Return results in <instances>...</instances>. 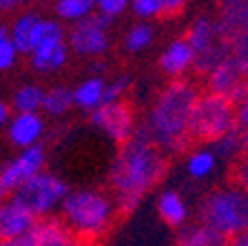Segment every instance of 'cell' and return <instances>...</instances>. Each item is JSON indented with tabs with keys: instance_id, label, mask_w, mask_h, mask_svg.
<instances>
[{
	"instance_id": "4",
	"label": "cell",
	"mask_w": 248,
	"mask_h": 246,
	"mask_svg": "<svg viewBox=\"0 0 248 246\" xmlns=\"http://www.w3.org/2000/svg\"><path fill=\"white\" fill-rule=\"evenodd\" d=\"M200 217L202 224L211 226L226 240L248 231V191L235 184L213 191L202 202Z\"/></svg>"
},
{
	"instance_id": "42",
	"label": "cell",
	"mask_w": 248,
	"mask_h": 246,
	"mask_svg": "<svg viewBox=\"0 0 248 246\" xmlns=\"http://www.w3.org/2000/svg\"><path fill=\"white\" fill-rule=\"evenodd\" d=\"M7 195H9V191H7L5 186H2V182H0V204L7 200Z\"/></svg>"
},
{
	"instance_id": "23",
	"label": "cell",
	"mask_w": 248,
	"mask_h": 246,
	"mask_svg": "<svg viewBox=\"0 0 248 246\" xmlns=\"http://www.w3.org/2000/svg\"><path fill=\"white\" fill-rule=\"evenodd\" d=\"M45 102V89L38 84H22L11 96V111L16 113H40Z\"/></svg>"
},
{
	"instance_id": "24",
	"label": "cell",
	"mask_w": 248,
	"mask_h": 246,
	"mask_svg": "<svg viewBox=\"0 0 248 246\" xmlns=\"http://www.w3.org/2000/svg\"><path fill=\"white\" fill-rule=\"evenodd\" d=\"M62 42H67V29L62 27V22L56 20V18H40V22L36 25V31H33V49L49 45H62Z\"/></svg>"
},
{
	"instance_id": "43",
	"label": "cell",
	"mask_w": 248,
	"mask_h": 246,
	"mask_svg": "<svg viewBox=\"0 0 248 246\" xmlns=\"http://www.w3.org/2000/svg\"><path fill=\"white\" fill-rule=\"evenodd\" d=\"M0 246H20L18 242H0Z\"/></svg>"
},
{
	"instance_id": "19",
	"label": "cell",
	"mask_w": 248,
	"mask_h": 246,
	"mask_svg": "<svg viewBox=\"0 0 248 246\" xmlns=\"http://www.w3.org/2000/svg\"><path fill=\"white\" fill-rule=\"evenodd\" d=\"M104 91H107V80L89 76L87 80H82L73 89V107L93 113L98 107L104 104Z\"/></svg>"
},
{
	"instance_id": "1",
	"label": "cell",
	"mask_w": 248,
	"mask_h": 246,
	"mask_svg": "<svg viewBox=\"0 0 248 246\" xmlns=\"http://www.w3.org/2000/svg\"><path fill=\"white\" fill-rule=\"evenodd\" d=\"M169 169V158L155 147L146 127L135 129L133 138L120 147L111 166V189L120 217L131 215L146 193L153 189Z\"/></svg>"
},
{
	"instance_id": "16",
	"label": "cell",
	"mask_w": 248,
	"mask_h": 246,
	"mask_svg": "<svg viewBox=\"0 0 248 246\" xmlns=\"http://www.w3.org/2000/svg\"><path fill=\"white\" fill-rule=\"evenodd\" d=\"M215 22L222 31V36L232 42L239 33L248 29V0H228L219 5Z\"/></svg>"
},
{
	"instance_id": "36",
	"label": "cell",
	"mask_w": 248,
	"mask_h": 246,
	"mask_svg": "<svg viewBox=\"0 0 248 246\" xmlns=\"http://www.w3.org/2000/svg\"><path fill=\"white\" fill-rule=\"evenodd\" d=\"M235 109H237V127L242 129V131H246L248 129V98L242 100Z\"/></svg>"
},
{
	"instance_id": "9",
	"label": "cell",
	"mask_w": 248,
	"mask_h": 246,
	"mask_svg": "<svg viewBox=\"0 0 248 246\" xmlns=\"http://www.w3.org/2000/svg\"><path fill=\"white\" fill-rule=\"evenodd\" d=\"M91 122L107 133L108 138L113 140L118 147H124L133 138L135 129V111L126 100H120V102H107L102 107H98L91 113Z\"/></svg>"
},
{
	"instance_id": "34",
	"label": "cell",
	"mask_w": 248,
	"mask_h": 246,
	"mask_svg": "<svg viewBox=\"0 0 248 246\" xmlns=\"http://www.w3.org/2000/svg\"><path fill=\"white\" fill-rule=\"evenodd\" d=\"M18 56H20V53H18V49L11 45V40L0 42V71H9V69L16 65Z\"/></svg>"
},
{
	"instance_id": "25",
	"label": "cell",
	"mask_w": 248,
	"mask_h": 246,
	"mask_svg": "<svg viewBox=\"0 0 248 246\" xmlns=\"http://www.w3.org/2000/svg\"><path fill=\"white\" fill-rule=\"evenodd\" d=\"M73 107V91L64 84H58V87H51L49 91H45V102H42V111L46 115H64L69 109Z\"/></svg>"
},
{
	"instance_id": "30",
	"label": "cell",
	"mask_w": 248,
	"mask_h": 246,
	"mask_svg": "<svg viewBox=\"0 0 248 246\" xmlns=\"http://www.w3.org/2000/svg\"><path fill=\"white\" fill-rule=\"evenodd\" d=\"M131 76L122 73V76L113 78V80H107V91H104V104L107 102H120L124 100L126 91L131 89Z\"/></svg>"
},
{
	"instance_id": "22",
	"label": "cell",
	"mask_w": 248,
	"mask_h": 246,
	"mask_svg": "<svg viewBox=\"0 0 248 246\" xmlns=\"http://www.w3.org/2000/svg\"><path fill=\"white\" fill-rule=\"evenodd\" d=\"M91 14H95V0H58L53 2V16L60 22L78 25L87 20Z\"/></svg>"
},
{
	"instance_id": "17",
	"label": "cell",
	"mask_w": 248,
	"mask_h": 246,
	"mask_svg": "<svg viewBox=\"0 0 248 246\" xmlns=\"http://www.w3.org/2000/svg\"><path fill=\"white\" fill-rule=\"evenodd\" d=\"M40 18L42 16L38 11H22L9 25V40L18 49V53H25V56L31 53V49H33V31H36V25L40 22Z\"/></svg>"
},
{
	"instance_id": "6",
	"label": "cell",
	"mask_w": 248,
	"mask_h": 246,
	"mask_svg": "<svg viewBox=\"0 0 248 246\" xmlns=\"http://www.w3.org/2000/svg\"><path fill=\"white\" fill-rule=\"evenodd\" d=\"M184 40L193 49V69L204 78L231 58V42L211 16H197L186 29Z\"/></svg>"
},
{
	"instance_id": "3",
	"label": "cell",
	"mask_w": 248,
	"mask_h": 246,
	"mask_svg": "<svg viewBox=\"0 0 248 246\" xmlns=\"http://www.w3.org/2000/svg\"><path fill=\"white\" fill-rule=\"evenodd\" d=\"M62 222L71 229L80 246L100 242L120 217L113 195L98 189H76L62 202Z\"/></svg>"
},
{
	"instance_id": "37",
	"label": "cell",
	"mask_w": 248,
	"mask_h": 246,
	"mask_svg": "<svg viewBox=\"0 0 248 246\" xmlns=\"http://www.w3.org/2000/svg\"><path fill=\"white\" fill-rule=\"evenodd\" d=\"M11 118H14L11 104H9V102H2V100H0V129H2V127H9Z\"/></svg>"
},
{
	"instance_id": "5",
	"label": "cell",
	"mask_w": 248,
	"mask_h": 246,
	"mask_svg": "<svg viewBox=\"0 0 248 246\" xmlns=\"http://www.w3.org/2000/svg\"><path fill=\"white\" fill-rule=\"evenodd\" d=\"M237 127V109L213 93H200L188 118V138L193 142H215Z\"/></svg>"
},
{
	"instance_id": "41",
	"label": "cell",
	"mask_w": 248,
	"mask_h": 246,
	"mask_svg": "<svg viewBox=\"0 0 248 246\" xmlns=\"http://www.w3.org/2000/svg\"><path fill=\"white\" fill-rule=\"evenodd\" d=\"M9 40V27L7 25H0V42Z\"/></svg>"
},
{
	"instance_id": "31",
	"label": "cell",
	"mask_w": 248,
	"mask_h": 246,
	"mask_svg": "<svg viewBox=\"0 0 248 246\" xmlns=\"http://www.w3.org/2000/svg\"><path fill=\"white\" fill-rule=\"evenodd\" d=\"M131 2L126 0H95V14L104 16L107 20H118L124 11L129 9Z\"/></svg>"
},
{
	"instance_id": "26",
	"label": "cell",
	"mask_w": 248,
	"mask_h": 246,
	"mask_svg": "<svg viewBox=\"0 0 248 246\" xmlns=\"http://www.w3.org/2000/svg\"><path fill=\"white\" fill-rule=\"evenodd\" d=\"M217 162L219 160L215 158L211 149H197L188 153V160H186V171L188 175L195 180H206L213 171L217 169Z\"/></svg>"
},
{
	"instance_id": "15",
	"label": "cell",
	"mask_w": 248,
	"mask_h": 246,
	"mask_svg": "<svg viewBox=\"0 0 248 246\" xmlns=\"http://www.w3.org/2000/svg\"><path fill=\"white\" fill-rule=\"evenodd\" d=\"M160 69L173 80H182L186 71L193 69V49L184 38H175L160 53Z\"/></svg>"
},
{
	"instance_id": "12",
	"label": "cell",
	"mask_w": 248,
	"mask_h": 246,
	"mask_svg": "<svg viewBox=\"0 0 248 246\" xmlns=\"http://www.w3.org/2000/svg\"><path fill=\"white\" fill-rule=\"evenodd\" d=\"M20 246H80L62 217H42L36 220L31 231L18 242Z\"/></svg>"
},
{
	"instance_id": "40",
	"label": "cell",
	"mask_w": 248,
	"mask_h": 246,
	"mask_svg": "<svg viewBox=\"0 0 248 246\" xmlns=\"http://www.w3.org/2000/svg\"><path fill=\"white\" fill-rule=\"evenodd\" d=\"M242 149H244V155L248 158V129L242 131Z\"/></svg>"
},
{
	"instance_id": "2",
	"label": "cell",
	"mask_w": 248,
	"mask_h": 246,
	"mask_svg": "<svg viewBox=\"0 0 248 246\" xmlns=\"http://www.w3.org/2000/svg\"><path fill=\"white\" fill-rule=\"evenodd\" d=\"M200 91L191 80H170L155 98L144 127L157 149L164 153H182L191 147L188 118Z\"/></svg>"
},
{
	"instance_id": "27",
	"label": "cell",
	"mask_w": 248,
	"mask_h": 246,
	"mask_svg": "<svg viewBox=\"0 0 248 246\" xmlns=\"http://www.w3.org/2000/svg\"><path fill=\"white\" fill-rule=\"evenodd\" d=\"M153 38L155 31L151 22H135L129 27L126 36H124V49H126V53H142L151 47Z\"/></svg>"
},
{
	"instance_id": "13",
	"label": "cell",
	"mask_w": 248,
	"mask_h": 246,
	"mask_svg": "<svg viewBox=\"0 0 248 246\" xmlns=\"http://www.w3.org/2000/svg\"><path fill=\"white\" fill-rule=\"evenodd\" d=\"M33 224L36 217L18 202L5 200L0 204V242H20Z\"/></svg>"
},
{
	"instance_id": "7",
	"label": "cell",
	"mask_w": 248,
	"mask_h": 246,
	"mask_svg": "<svg viewBox=\"0 0 248 246\" xmlns=\"http://www.w3.org/2000/svg\"><path fill=\"white\" fill-rule=\"evenodd\" d=\"M69 191L71 189L67 186L64 180L42 171L36 178H31L29 182H25L20 189H16L11 193V200L29 211L36 220H42V217L51 215L58 206H62Z\"/></svg>"
},
{
	"instance_id": "8",
	"label": "cell",
	"mask_w": 248,
	"mask_h": 246,
	"mask_svg": "<svg viewBox=\"0 0 248 246\" xmlns=\"http://www.w3.org/2000/svg\"><path fill=\"white\" fill-rule=\"evenodd\" d=\"M113 25L100 14H91L87 20L73 25L67 31V47L80 58H91L98 60L111 49V38H108V27Z\"/></svg>"
},
{
	"instance_id": "10",
	"label": "cell",
	"mask_w": 248,
	"mask_h": 246,
	"mask_svg": "<svg viewBox=\"0 0 248 246\" xmlns=\"http://www.w3.org/2000/svg\"><path fill=\"white\" fill-rule=\"evenodd\" d=\"M206 89L208 93L224 98L237 107L248 98V73L232 58H228L206 76Z\"/></svg>"
},
{
	"instance_id": "20",
	"label": "cell",
	"mask_w": 248,
	"mask_h": 246,
	"mask_svg": "<svg viewBox=\"0 0 248 246\" xmlns=\"http://www.w3.org/2000/svg\"><path fill=\"white\" fill-rule=\"evenodd\" d=\"M157 213H160L164 224L173 226V229H182L186 217H188V206L177 191H164L157 197Z\"/></svg>"
},
{
	"instance_id": "33",
	"label": "cell",
	"mask_w": 248,
	"mask_h": 246,
	"mask_svg": "<svg viewBox=\"0 0 248 246\" xmlns=\"http://www.w3.org/2000/svg\"><path fill=\"white\" fill-rule=\"evenodd\" d=\"M231 178H232V184H235V186L248 191V158H246V155H242L239 160H235V162H232Z\"/></svg>"
},
{
	"instance_id": "18",
	"label": "cell",
	"mask_w": 248,
	"mask_h": 246,
	"mask_svg": "<svg viewBox=\"0 0 248 246\" xmlns=\"http://www.w3.org/2000/svg\"><path fill=\"white\" fill-rule=\"evenodd\" d=\"M69 47L67 42L62 45H49V47H38L29 53V65L33 71L38 73H53L62 69L69 60Z\"/></svg>"
},
{
	"instance_id": "29",
	"label": "cell",
	"mask_w": 248,
	"mask_h": 246,
	"mask_svg": "<svg viewBox=\"0 0 248 246\" xmlns=\"http://www.w3.org/2000/svg\"><path fill=\"white\" fill-rule=\"evenodd\" d=\"M138 22H149L155 18H162L164 14V0H133L129 5Z\"/></svg>"
},
{
	"instance_id": "11",
	"label": "cell",
	"mask_w": 248,
	"mask_h": 246,
	"mask_svg": "<svg viewBox=\"0 0 248 246\" xmlns=\"http://www.w3.org/2000/svg\"><path fill=\"white\" fill-rule=\"evenodd\" d=\"M45 160H46V155H45V147L42 144H36L31 149L20 151L11 162H7L0 169V182H2V186L9 193H14L25 182H29L31 178H36L38 173H42Z\"/></svg>"
},
{
	"instance_id": "38",
	"label": "cell",
	"mask_w": 248,
	"mask_h": 246,
	"mask_svg": "<svg viewBox=\"0 0 248 246\" xmlns=\"http://www.w3.org/2000/svg\"><path fill=\"white\" fill-rule=\"evenodd\" d=\"M22 7V2L18 0H0V14H11V11H18Z\"/></svg>"
},
{
	"instance_id": "39",
	"label": "cell",
	"mask_w": 248,
	"mask_h": 246,
	"mask_svg": "<svg viewBox=\"0 0 248 246\" xmlns=\"http://www.w3.org/2000/svg\"><path fill=\"white\" fill-rule=\"evenodd\" d=\"M228 246H248V231H244V233H239V235L231 237V240H228Z\"/></svg>"
},
{
	"instance_id": "32",
	"label": "cell",
	"mask_w": 248,
	"mask_h": 246,
	"mask_svg": "<svg viewBox=\"0 0 248 246\" xmlns=\"http://www.w3.org/2000/svg\"><path fill=\"white\" fill-rule=\"evenodd\" d=\"M231 58L248 73V29L231 42Z\"/></svg>"
},
{
	"instance_id": "21",
	"label": "cell",
	"mask_w": 248,
	"mask_h": 246,
	"mask_svg": "<svg viewBox=\"0 0 248 246\" xmlns=\"http://www.w3.org/2000/svg\"><path fill=\"white\" fill-rule=\"evenodd\" d=\"M175 246H228V240L206 224L182 226Z\"/></svg>"
},
{
	"instance_id": "14",
	"label": "cell",
	"mask_w": 248,
	"mask_h": 246,
	"mask_svg": "<svg viewBox=\"0 0 248 246\" xmlns=\"http://www.w3.org/2000/svg\"><path fill=\"white\" fill-rule=\"evenodd\" d=\"M42 133H45V118L40 113H16L7 127L9 142L20 151L40 144Z\"/></svg>"
},
{
	"instance_id": "35",
	"label": "cell",
	"mask_w": 248,
	"mask_h": 246,
	"mask_svg": "<svg viewBox=\"0 0 248 246\" xmlns=\"http://www.w3.org/2000/svg\"><path fill=\"white\" fill-rule=\"evenodd\" d=\"M184 2L182 0H164V14L162 18H173V16H180L184 11Z\"/></svg>"
},
{
	"instance_id": "28",
	"label": "cell",
	"mask_w": 248,
	"mask_h": 246,
	"mask_svg": "<svg viewBox=\"0 0 248 246\" xmlns=\"http://www.w3.org/2000/svg\"><path fill=\"white\" fill-rule=\"evenodd\" d=\"M213 153H215L217 160H226V162H235L244 155L242 149V129L235 127L231 133H226L224 138L215 140L213 142Z\"/></svg>"
}]
</instances>
